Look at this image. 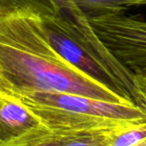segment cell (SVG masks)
Instances as JSON below:
<instances>
[{"instance_id": "obj_8", "label": "cell", "mask_w": 146, "mask_h": 146, "mask_svg": "<svg viewBox=\"0 0 146 146\" xmlns=\"http://www.w3.org/2000/svg\"><path fill=\"white\" fill-rule=\"evenodd\" d=\"M71 136L74 135L57 134L42 126L4 146H60Z\"/></svg>"}, {"instance_id": "obj_13", "label": "cell", "mask_w": 146, "mask_h": 146, "mask_svg": "<svg viewBox=\"0 0 146 146\" xmlns=\"http://www.w3.org/2000/svg\"><path fill=\"white\" fill-rule=\"evenodd\" d=\"M125 5L127 8L135 6H145L146 0H125Z\"/></svg>"}, {"instance_id": "obj_14", "label": "cell", "mask_w": 146, "mask_h": 146, "mask_svg": "<svg viewBox=\"0 0 146 146\" xmlns=\"http://www.w3.org/2000/svg\"><path fill=\"white\" fill-rule=\"evenodd\" d=\"M131 146H146V138H144L141 141L137 142V143L133 144V145H131Z\"/></svg>"}, {"instance_id": "obj_11", "label": "cell", "mask_w": 146, "mask_h": 146, "mask_svg": "<svg viewBox=\"0 0 146 146\" xmlns=\"http://www.w3.org/2000/svg\"><path fill=\"white\" fill-rule=\"evenodd\" d=\"M110 132L78 134L69 137L60 146H107Z\"/></svg>"}, {"instance_id": "obj_3", "label": "cell", "mask_w": 146, "mask_h": 146, "mask_svg": "<svg viewBox=\"0 0 146 146\" xmlns=\"http://www.w3.org/2000/svg\"><path fill=\"white\" fill-rule=\"evenodd\" d=\"M94 33L107 50L127 69L146 66V21L123 13L88 18Z\"/></svg>"}, {"instance_id": "obj_9", "label": "cell", "mask_w": 146, "mask_h": 146, "mask_svg": "<svg viewBox=\"0 0 146 146\" xmlns=\"http://www.w3.org/2000/svg\"><path fill=\"white\" fill-rule=\"evenodd\" d=\"M87 18L106 13H123L127 10L125 0H73Z\"/></svg>"}, {"instance_id": "obj_6", "label": "cell", "mask_w": 146, "mask_h": 146, "mask_svg": "<svg viewBox=\"0 0 146 146\" xmlns=\"http://www.w3.org/2000/svg\"><path fill=\"white\" fill-rule=\"evenodd\" d=\"M55 16L60 19L68 31L92 51L100 49L101 42L89 24L88 18L73 0H49Z\"/></svg>"}, {"instance_id": "obj_5", "label": "cell", "mask_w": 146, "mask_h": 146, "mask_svg": "<svg viewBox=\"0 0 146 146\" xmlns=\"http://www.w3.org/2000/svg\"><path fill=\"white\" fill-rule=\"evenodd\" d=\"M44 126L17 98L0 91V146Z\"/></svg>"}, {"instance_id": "obj_2", "label": "cell", "mask_w": 146, "mask_h": 146, "mask_svg": "<svg viewBox=\"0 0 146 146\" xmlns=\"http://www.w3.org/2000/svg\"><path fill=\"white\" fill-rule=\"evenodd\" d=\"M20 100L52 132L62 135L115 131L146 120V108L65 92L9 94Z\"/></svg>"}, {"instance_id": "obj_7", "label": "cell", "mask_w": 146, "mask_h": 146, "mask_svg": "<svg viewBox=\"0 0 146 146\" xmlns=\"http://www.w3.org/2000/svg\"><path fill=\"white\" fill-rule=\"evenodd\" d=\"M20 14H54L49 0H0V21Z\"/></svg>"}, {"instance_id": "obj_1", "label": "cell", "mask_w": 146, "mask_h": 146, "mask_svg": "<svg viewBox=\"0 0 146 146\" xmlns=\"http://www.w3.org/2000/svg\"><path fill=\"white\" fill-rule=\"evenodd\" d=\"M40 17L20 14L0 21V91L65 92L134 103L65 60L46 38Z\"/></svg>"}, {"instance_id": "obj_12", "label": "cell", "mask_w": 146, "mask_h": 146, "mask_svg": "<svg viewBox=\"0 0 146 146\" xmlns=\"http://www.w3.org/2000/svg\"><path fill=\"white\" fill-rule=\"evenodd\" d=\"M131 72L135 88L146 108V66L133 69Z\"/></svg>"}, {"instance_id": "obj_4", "label": "cell", "mask_w": 146, "mask_h": 146, "mask_svg": "<svg viewBox=\"0 0 146 146\" xmlns=\"http://www.w3.org/2000/svg\"><path fill=\"white\" fill-rule=\"evenodd\" d=\"M40 21L49 43L65 60L89 77L116 90L124 97L129 99L120 90L109 71L85 48L81 42L66 30L55 14L41 16Z\"/></svg>"}, {"instance_id": "obj_10", "label": "cell", "mask_w": 146, "mask_h": 146, "mask_svg": "<svg viewBox=\"0 0 146 146\" xmlns=\"http://www.w3.org/2000/svg\"><path fill=\"white\" fill-rule=\"evenodd\" d=\"M146 138V120L110 132L107 146H131Z\"/></svg>"}]
</instances>
